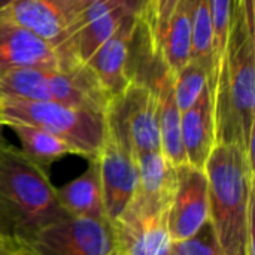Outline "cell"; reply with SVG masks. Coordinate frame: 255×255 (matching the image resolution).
Segmentation results:
<instances>
[{"instance_id":"6da1fadb","label":"cell","mask_w":255,"mask_h":255,"mask_svg":"<svg viewBox=\"0 0 255 255\" xmlns=\"http://www.w3.org/2000/svg\"><path fill=\"white\" fill-rule=\"evenodd\" d=\"M214 109L215 143L236 145L254 155L255 40L238 0H233L227 48L214 90Z\"/></svg>"},{"instance_id":"7a4b0ae2","label":"cell","mask_w":255,"mask_h":255,"mask_svg":"<svg viewBox=\"0 0 255 255\" xmlns=\"http://www.w3.org/2000/svg\"><path fill=\"white\" fill-rule=\"evenodd\" d=\"M209 223L226 255H254V155L217 145L205 167Z\"/></svg>"},{"instance_id":"3957f363","label":"cell","mask_w":255,"mask_h":255,"mask_svg":"<svg viewBox=\"0 0 255 255\" xmlns=\"http://www.w3.org/2000/svg\"><path fill=\"white\" fill-rule=\"evenodd\" d=\"M69 218L57 199L48 170L21 149L0 146V236L19 241Z\"/></svg>"},{"instance_id":"277c9868","label":"cell","mask_w":255,"mask_h":255,"mask_svg":"<svg viewBox=\"0 0 255 255\" xmlns=\"http://www.w3.org/2000/svg\"><path fill=\"white\" fill-rule=\"evenodd\" d=\"M0 123L42 128L67 142L76 155L96 158L106 133L105 114L54 102H37L18 97H0Z\"/></svg>"},{"instance_id":"5b68a950","label":"cell","mask_w":255,"mask_h":255,"mask_svg":"<svg viewBox=\"0 0 255 255\" xmlns=\"http://www.w3.org/2000/svg\"><path fill=\"white\" fill-rule=\"evenodd\" d=\"M0 97L54 102L106 112L109 96L87 66L19 69L0 76Z\"/></svg>"},{"instance_id":"8992f818","label":"cell","mask_w":255,"mask_h":255,"mask_svg":"<svg viewBox=\"0 0 255 255\" xmlns=\"http://www.w3.org/2000/svg\"><path fill=\"white\" fill-rule=\"evenodd\" d=\"M106 131L128 146L136 155L160 149L158 102L151 87L131 81L117 97L111 99L106 112Z\"/></svg>"},{"instance_id":"52a82bcc","label":"cell","mask_w":255,"mask_h":255,"mask_svg":"<svg viewBox=\"0 0 255 255\" xmlns=\"http://www.w3.org/2000/svg\"><path fill=\"white\" fill-rule=\"evenodd\" d=\"M19 255H118L111 221L64 218L16 241Z\"/></svg>"},{"instance_id":"ba28073f","label":"cell","mask_w":255,"mask_h":255,"mask_svg":"<svg viewBox=\"0 0 255 255\" xmlns=\"http://www.w3.org/2000/svg\"><path fill=\"white\" fill-rule=\"evenodd\" d=\"M128 13L139 15V10L121 0L85 6L73 19L64 42L57 49L60 67L85 66Z\"/></svg>"},{"instance_id":"9c48e42d","label":"cell","mask_w":255,"mask_h":255,"mask_svg":"<svg viewBox=\"0 0 255 255\" xmlns=\"http://www.w3.org/2000/svg\"><path fill=\"white\" fill-rule=\"evenodd\" d=\"M108 220L114 224L128 206L137 185V155L108 131L97 154Z\"/></svg>"},{"instance_id":"30bf717a","label":"cell","mask_w":255,"mask_h":255,"mask_svg":"<svg viewBox=\"0 0 255 255\" xmlns=\"http://www.w3.org/2000/svg\"><path fill=\"white\" fill-rule=\"evenodd\" d=\"M82 9L79 0H7L0 4V16L34 33L57 51Z\"/></svg>"},{"instance_id":"8fae6325","label":"cell","mask_w":255,"mask_h":255,"mask_svg":"<svg viewBox=\"0 0 255 255\" xmlns=\"http://www.w3.org/2000/svg\"><path fill=\"white\" fill-rule=\"evenodd\" d=\"M209 221L208 178L203 169L188 163L176 167V190L169 208L173 244L194 236Z\"/></svg>"},{"instance_id":"7c38bea8","label":"cell","mask_w":255,"mask_h":255,"mask_svg":"<svg viewBox=\"0 0 255 255\" xmlns=\"http://www.w3.org/2000/svg\"><path fill=\"white\" fill-rule=\"evenodd\" d=\"M134 194L120 218L154 215L170 208L176 190V167L166 155L161 151L139 154Z\"/></svg>"},{"instance_id":"4fadbf2b","label":"cell","mask_w":255,"mask_h":255,"mask_svg":"<svg viewBox=\"0 0 255 255\" xmlns=\"http://www.w3.org/2000/svg\"><path fill=\"white\" fill-rule=\"evenodd\" d=\"M139 28V15L128 13L115 33L85 64L97 78L109 99L121 94L131 82L130 52Z\"/></svg>"},{"instance_id":"5bb4252c","label":"cell","mask_w":255,"mask_h":255,"mask_svg":"<svg viewBox=\"0 0 255 255\" xmlns=\"http://www.w3.org/2000/svg\"><path fill=\"white\" fill-rule=\"evenodd\" d=\"M19 69H60V60L43 39L0 16V76Z\"/></svg>"},{"instance_id":"9a60e30c","label":"cell","mask_w":255,"mask_h":255,"mask_svg":"<svg viewBox=\"0 0 255 255\" xmlns=\"http://www.w3.org/2000/svg\"><path fill=\"white\" fill-rule=\"evenodd\" d=\"M118 255H172L173 239L169 230V209L114 223Z\"/></svg>"},{"instance_id":"2e32d148","label":"cell","mask_w":255,"mask_h":255,"mask_svg":"<svg viewBox=\"0 0 255 255\" xmlns=\"http://www.w3.org/2000/svg\"><path fill=\"white\" fill-rule=\"evenodd\" d=\"M182 142L187 163L203 169L215 148L214 90L208 85L197 102L182 112Z\"/></svg>"},{"instance_id":"e0dca14e","label":"cell","mask_w":255,"mask_h":255,"mask_svg":"<svg viewBox=\"0 0 255 255\" xmlns=\"http://www.w3.org/2000/svg\"><path fill=\"white\" fill-rule=\"evenodd\" d=\"M151 88L155 90L157 102H158L160 149L175 167L182 166L187 163L184 142H182V127H181L182 112L178 108L175 99L173 75L166 66L160 70Z\"/></svg>"},{"instance_id":"ac0fdd59","label":"cell","mask_w":255,"mask_h":255,"mask_svg":"<svg viewBox=\"0 0 255 255\" xmlns=\"http://www.w3.org/2000/svg\"><path fill=\"white\" fill-rule=\"evenodd\" d=\"M55 190L57 199L69 217L96 221L108 220L97 158L88 160V167L81 176Z\"/></svg>"},{"instance_id":"d6986e66","label":"cell","mask_w":255,"mask_h":255,"mask_svg":"<svg viewBox=\"0 0 255 255\" xmlns=\"http://www.w3.org/2000/svg\"><path fill=\"white\" fill-rule=\"evenodd\" d=\"M191 13L190 0H179L160 43V60L172 72H178L191 60Z\"/></svg>"},{"instance_id":"ffe728a7","label":"cell","mask_w":255,"mask_h":255,"mask_svg":"<svg viewBox=\"0 0 255 255\" xmlns=\"http://www.w3.org/2000/svg\"><path fill=\"white\" fill-rule=\"evenodd\" d=\"M19 139L21 152L45 170L66 155H76V151L63 139L33 126L12 123L6 126Z\"/></svg>"},{"instance_id":"44dd1931","label":"cell","mask_w":255,"mask_h":255,"mask_svg":"<svg viewBox=\"0 0 255 255\" xmlns=\"http://www.w3.org/2000/svg\"><path fill=\"white\" fill-rule=\"evenodd\" d=\"M191 13V58L196 60L209 76V87L215 90L220 66L214 49V27L209 0H190Z\"/></svg>"},{"instance_id":"7402d4cb","label":"cell","mask_w":255,"mask_h":255,"mask_svg":"<svg viewBox=\"0 0 255 255\" xmlns=\"http://www.w3.org/2000/svg\"><path fill=\"white\" fill-rule=\"evenodd\" d=\"M179 0H142L140 33L152 57L160 58V43Z\"/></svg>"},{"instance_id":"603a6c76","label":"cell","mask_w":255,"mask_h":255,"mask_svg":"<svg viewBox=\"0 0 255 255\" xmlns=\"http://www.w3.org/2000/svg\"><path fill=\"white\" fill-rule=\"evenodd\" d=\"M173 75V91L181 112L190 109L209 85L208 72L196 61L190 60Z\"/></svg>"},{"instance_id":"cb8c5ba5","label":"cell","mask_w":255,"mask_h":255,"mask_svg":"<svg viewBox=\"0 0 255 255\" xmlns=\"http://www.w3.org/2000/svg\"><path fill=\"white\" fill-rule=\"evenodd\" d=\"M209 6H211L212 27H214V49L220 66L227 48L230 21L233 12V0H209Z\"/></svg>"},{"instance_id":"d4e9b609","label":"cell","mask_w":255,"mask_h":255,"mask_svg":"<svg viewBox=\"0 0 255 255\" xmlns=\"http://www.w3.org/2000/svg\"><path fill=\"white\" fill-rule=\"evenodd\" d=\"M173 253L176 255H226L209 221L190 239L175 244Z\"/></svg>"},{"instance_id":"484cf974","label":"cell","mask_w":255,"mask_h":255,"mask_svg":"<svg viewBox=\"0 0 255 255\" xmlns=\"http://www.w3.org/2000/svg\"><path fill=\"white\" fill-rule=\"evenodd\" d=\"M19 253V245L13 239L0 236V255H16Z\"/></svg>"},{"instance_id":"4316f807","label":"cell","mask_w":255,"mask_h":255,"mask_svg":"<svg viewBox=\"0 0 255 255\" xmlns=\"http://www.w3.org/2000/svg\"><path fill=\"white\" fill-rule=\"evenodd\" d=\"M99 1H108V0H79V3H81L82 7H85V6H88V4H91V3H99ZM121 1H126V3H128V4H131V6H133L134 9H137L139 13H140L142 0H121Z\"/></svg>"},{"instance_id":"83f0119b","label":"cell","mask_w":255,"mask_h":255,"mask_svg":"<svg viewBox=\"0 0 255 255\" xmlns=\"http://www.w3.org/2000/svg\"><path fill=\"white\" fill-rule=\"evenodd\" d=\"M3 128H4V127H3L1 123H0V146L6 143V139H4V136H3Z\"/></svg>"},{"instance_id":"f1b7e54d","label":"cell","mask_w":255,"mask_h":255,"mask_svg":"<svg viewBox=\"0 0 255 255\" xmlns=\"http://www.w3.org/2000/svg\"><path fill=\"white\" fill-rule=\"evenodd\" d=\"M4 1H7V0H0V4H3Z\"/></svg>"},{"instance_id":"f546056e","label":"cell","mask_w":255,"mask_h":255,"mask_svg":"<svg viewBox=\"0 0 255 255\" xmlns=\"http://www.w3.org/2000/svg\"><path fill=\"white\" fill-rule=\"evenodd\" d=\"M172 255H176V254H175V253H173V254H172Z\"/></svg>"},{"instance_id":"4dcf8cb0","label":"cell","mask_w":255,"mask_h":255,"mask_svg":"<svg viewBox=\"0 0 255 255\" xmlns=\"http://www.w3.org/2000/svg\"><path fill=\"white\" fill-rule=\"evenodd\" d=\"M16 255H19V254H16Z\"/></svg>"}]
</instances>
